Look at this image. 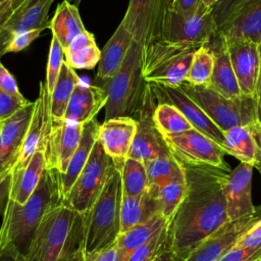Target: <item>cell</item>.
Listing matches in <instances>:
<instances>
[{
    "label": "cell",
    "mask_w": 261,
    "mask_h": 261,
    "mask_svg": "<svg viewBox=\"0 0 261 261\" xmlns=\"http://www.w3.org/2000/svg\"><path fill=\"white\" fill-rule=\"evenodd\" d=\"M186 192L167 224L169 250L184 261L204 240L228 222L223 187L226 171L181 164Z\"/></svg>",
    "instance_id": "obj_1"
},
{
    "label": "cell",
    "mask_w": 261,
    "mask_h": 261,
    "mask_svg": "<svg viewBox=\"0 0 261 261\" xmlns=\"http://www.w3.org/2000/svg\"><path fill=\"white\" fill-rule=\"evenodd\" d=\"M84 240V214L63 201L44 215L24 256L28 261H75Z\"/></svg>",
    "instance_id": "obj_2"
},
{
    "label": "cell",
    "mask_w": 261,
    "mask_h": 261,
    "mask_svg": "<svg viewBox=\"0 0 261 261\" xmlns=\"http://www.w3.org/2000/svg\"><path fill=\"white\" fill-rule=\"evenodd\" d=\"M61 202L59 172L46 167L37 189L24 204L7 200L2 213L0 245L11 243L25 254L44 215Z\"/></svg>",
    "instance_id": "obj_3"
},
{
    "label": "cell",
    "mask_w": 261,
    "mask_h": 261,
    "mask_svg": "<svg viewBox=\"0 0 261 261\" xmlns=\"http://www.w3.org/2000/svg\"><path fill=\"white\" fill-rule=\"evenodd\" d=\"M107 93L105 120L130 116L136 118L147 90L142 74V47L134 41L121 67L108 80H98Z\"/></svg>",
    "instance_id": "obj_4"
},
{
    "label": "cell",
    "mask_w": 261,
    "mask_h": 261,
    "mask_svg": "<svg viewBox=\"0 0 261 261\" xmlns=\"http://www.w3.org/2000/svg\"><path fill=\"white\" fill-rule=\"evenodd\" d=\"M121 200V174L115 168L98 199L84 214L86 253L100 251L116 242L120 234Z\"/></svg>",
    "instance_id": "obj_5"
},
{
    "label": "cell",
    "mask_w": 261,
    "mask_h": 261,
    "mask_svg": "<svg viewBox=\"0 0 261 261\" xmlns=\"http://www.w3.org/2000/svg\"><path fill=\"white\" fill-rule=\"evenodd\" d=\"M178 87L206 113L223 133L234 126H250L254 130L259 125L255 97L242 95L227 98L211 86H196L184 81Z\"/></svg>",
    "instance_id": "obj_6"
},
{
    "label": "cell",
    "mask_w": 261,
    "mask_h": 261,
    "mask_svg": "<svg viewBox=\"0 0 261 261\" xmlns=\"http://www.w3.org/2000/svg\"><path fill=\"white\" fill-rule=\"evenodd\" d=\"M198 48L159 39L142 51V74L146 83L178 86L187 76Z\"/></svg>",
    "instance_id": "obj_7"
},
{
    "label": "cell",
    "mask_w": 261,
    "mask_h": 261,
    "mask_svg": "<svg viewBox=\"0 0 261 261\" xmlns=\"http://www.w3.org/2000/svg\"><path fill=\"white\" fill-rule=\"evenodd\" d=\"M117 168L113 159L104 151L99 140L64 202L85 214L102 193L108 178Z\"/></svg>",
    "instance_id": "obj_8"
},
{
    "label": "cell",
    "mask_w": 261,
    "mask_h": 261,
    "mask_svg": "<svg viewBox=\"0 0 261 261\" xmlns=\"http://www.w3.org/2000/svg\"><path fill=\"white\" fill-rule=\"evenodd\" d=\"M170 153L181 163L194 166H212L230 171L224 160L223 148L211 138L191 128L175 135L163 137Z\"/></svg>",
    "instance_id": "obj_9"
},
{
    "label": "cell",
    "mask_w": 261,
    "mask_h": 261,
    "mask_svg": "<svg viewBox=\"0 0 261 261\" xmlns=\"http://www.w3.org/2000/svg\"><path fill=\"white\" fill-rule=\"evenodd\" d=\"M212 7L201 3L197 10L181 14L166 9L162 23V39L199 48L207 45L216 35Z\"/></svg>",
    "instance_id": "obj_10"
},
{
    "label": "cell",
    "mask_w": 261,
    "mask_h": 261,
    "mask_svg": "<svg viewBox=\"0 0 261 261\" xmlns=\"http://www.w3.org/2000/svg\"><path fill=\"white\" fill-rule=\"evenodd\" d=\"M84 124L65 119H54L51 115L46 123L43 152L47 168L64 173L83 136Z\"/></svg>",
    "instance_id": "obj_11"
},
{
    "label": "cell",
    "mask_w": 261,
    "mask_h": 261,
    "mask_svg": "<svg viewBox=\"0 0 261 261\" xmlns=\"http://www.w3.org/2000/svg\"><path fill=\"white\" fill-rule=\"evenodd\" d=\"M166 9V0H129L120 23L142 47V51L162 38V23Z\"/></svg>",
    "instance_id": "obj_12"
},
{
    "label": "cell",
    "mask_w": 261,
    "mask_h": 261,
    "mask_svg": "<svg viewBox=\"0 0 261 261\" xmlns=\"http://www.w3.org/2000/svg\"><path fill=\"white\" fill-rule=\"evenodd\" d=\"M148 84L154 93L157 104L168 103L175 106L194 128L211 138L221 147L223 146V132L216 126L206 113L178 86H167L158 83Z\"/></svg>",
    "instance_id": "obj_13"
},
{
    "label": "cell",
    "mask_w": 261,
    "mask_h": 261,
    "mask_svg": "<svg viewBox=\"0 0 261 261\" xmlns=\"http://www.w3.org/2000/svg\"><path fill=\"white\" fill-rule=\"evenodd\" d=\"M261 218V206L250 215L226 222L204 240L184 261H217L232 249L242 234Z\"/></svg>",
    "instance_id": "obj_14"
},
{
    "label": "cell",
    "mask_w": 261,
    "mask_h": 261,
    "mask_svg": "<svg viewBox=\"0 0 261 261\" xmlns=\"http://www.w3.org/2000/svg\"><path fill=\"white\" fill-rule=\"evenodd\" d=\"M223 39L242 94L257 99L259 76L258 44L243 38L223 37Z\"/></svg>",
    "instance_id": "obj_15"
},
{
    "label": "cell",
    "mask_w": 261,
    "mask_h": 261,
    "mask_svg": "<svg viewBox=\"0 0 261 261\" xmlns=\"http://www.w3.org/2000/svg\"><path fill=\"white\" fill-rule=\"evenodd\" d=\"M53 1L24 0L12 11L0 28V58L6 54V48L16 34L35 29H49L48 13Z\"/></svg>",
    "instance_id": "obj_16"
},
{
    "label": "cell",
    "mask_w": 261,
    "mask_h": 261,
    "mask_svg": "<svg viewBox=\"0 0 261 261\" xmlns=\"http://www.w3.org/2000/svg\"><path fill=\"white\" fill-rule=\"evenodd\" d=\"M253 168V165L241 162L227 173L223 193L228 221L250 216L257 211L251 195Z\"/></svg>",
    "instance_id": "obj_17"
},
{
    "label": "cell",
    "mask_w": 261,
    "mask_h": 261,
    "mask_svg": "<svg viewBox=\"0 0 261 261\" xmlns=\"http://www.w3.org/2000/svg\"><path fill=\"white\" fill-rule=\"evenodd\" d=\"M35 102H30L1 123L0 130V174L12 169L22 147Z\"/></svg>",
    "instance_id": "obj_18"
},
{
    "label": "cell",
    "mask_w": 261,
    "mask_h": 261,
    "mask_svg": "<svg viewBox=\"0 0 261 261\" xmlns=\"http://www.w3.org/2000/svg\"><path fill=\"white\" fill-rule=\"evenodd\" d=\"M51 115V96L48 92L46 82L40 83L39 96L35 101L32 119L20 149L19 155L11 169L17 172L23 169L38 150L43 148V140L46 123Z\"/></svg>",
    "instance_id": "obj_19"
},
{
    "label": "cell",
    "mask_w": 261,
    "mask_h": 261,
    "mask_svg": "<svg viewBox=\"0 0 261 261\" xmlns=\"http://www.w3.org/2000/svg\"><path fill=\"white\" fill-rule=\"evenodd\" d=\"M136 130L137 119L130 116L104 120L99 125L98 140L104 151L113 159L117 168H120L127 158Z\"/></svg>",
    "instance_id": "obj_20"
},
{
    "label": "cell",
    "mask_w": 261,
    "mask_h": 261,
    "mask_svg": "<svg viewBox=\"0 0 261 261\" xmlns=\"http://www.w3.org/2000/svg\"><path fill=\"white\" fill-rule=\"evenodd\" d=\"M107 93L99 85L79 83L68 102L63 119L85 124L105 107Z\"/></svg>",
    "instance_id": "obj_21"
},
{
    "label": "cell",
    "mask_w": 261,
    "mask_h": 261,
    "mask_svg": "<svg viewBox=\"0 0 261 261\" xmlns=\"http://www.w3.org/2000/svg\"><path fill=\"white\" fill-rule=\"evenodd\" d=\"M208 45L214 54V66L210 86L227 98L241 97L243 94L239 87L223 37L216 33Z\"/></svg>",
    "instance_id": "obj_22"
},
{
    "label": "cell",
    "mask_w": 261,
    "mask_h": 261,
    "mask_svg": "<svg viewBox=\"0 0 261 261\" xmlns=\"http://www.w3.org/2000/svg\"><path fill=\"white\" fill-rule=\"evenodd\" d=\"M160 213L158 190H149L139 196H122L120 207V233L143 224Z\"/></svg>",
    "instance_id": "obj_23"
},
{
    "label": "cell",
    "mask_w": 261,
    "mask_h": 261,
    "mask_svg": "<svg viewBox=\"0 0 261 261\" xmlns=\"http://www.w3.org/2000/svg\"><path fill=\"white\" fill-rule=\"evenodd\" d=\"M217 34L225 38H243L261 42V0H247Z\"/></svg>",
    "instance_id": "obj_24"
},
{
    "label": "cell",
    "mask_w": 261,
    "mask_h": 261,
    "mask_svg": "<svg viewBox=\"0 0 261 261\" xmlns=\"http://www.w3.org/2000/svg\"><path fill=\"white\" fill-rule=\"evenodd\" d=\"M134 42L128 31L119 23L101 51L97 80H108L121 67Z\"/></svg>",
    "instance_id": "obj_25"
},
{
    "label": "cell",
    "mask_w": 261,
    "mask_h": 261,
    "mask_svg": "<svg viewBox=\"0 0 261 261\" xmlns=\"http://www.w3.org/2000/svg\"><path fill=\"white\" fill-rule=\"evenodd\" d=\"M99 122L96 118L84 124L83 136L81 139V143L75 150L73 156L70 159L68 167L64 173H59L61 193L63 196V201L66 195L69 193L72 188L74 181L79 177L82 172L84 166L86 165L93 147L98 140V130H99Z\"/></svg>",
    "instance_id": "obj_26"
},
{
    "label": "cell",
    "mask_w": 261,
    "mask_h": 261,
    "mask_svg": "<svg viewBox=\"0 0 261 261\" xmlns=\"http://www.w3.org/2000/svg\"><path fill=\"white\" fill-rule=\"evenodd\" d=\"M224 134L223 150L240 162L249 163L258 169L261 162V151L254 134V128L250 126H234Z\"/></svg>",
    "instance_id": "obj_27"
},
{
    "label": "cell",
    "mask_w": 261,
    "mask_h": 261,
    "mask_svg": "<svg viewBox=\"0 0 261 261\" xmlns=\"http://www.w3.org/2000/svg\"><path fill=\"white\" fill-rule=\"evenodd\" d=\"M46 167V158L40 149L23 169L12 172L8 199L17 204H24L37 189Z\"/></svg>",
    "instance_id": "obj_28"
},
{
    "label": "cell",
    "mask_w": 261,
    "mask_h": 261,
    "mask_svg": "<svg viewBox=\"0 0 261 261\" xmlns=\"http://www.w3.org/2000/svg\"><path fill=\"white\" fill-rule=\"evenodd\" d=\"M49 29L63 50L69 46L70 42L79 34L86 31L77 6L68 0H63L57 5L53 17L50 20Z\"/></svg>",
    "instance_id": "obj_29"
},
{
    "label": "cell",
    "mask_w": 261,
    "mask_h": 261,
    "mask_svg": "<svg viewBox=\"0 0 261 261\" xmlns=\"http://www.w3.org/2000/svg\"><path fill=\"white\" fill-rule=\"evenodd\" d=\"M166 220L161 213L155 215L149 221L137 225L119 234L116 240V260L128 261L132 254L143 244L148 242L159 230L167 226Z\"/></svg>",
    "instance_id": "obj_30"
},
{
    "label": "cell",
    "mask_w": 261,
    "mask_h": 261,
    "mask_svg": "<svg viewBox=\"0 0 261 261\" xmlns=\"http://www.w3.org/2000/svg\"><path fill=\"white\" fill-rule=\"evenodd\" d=\"M149 186L156 190L172 181L185 180L181 163L170 153L144 163Z\"/></svg>",
    "instance_id": "obj_31"
},
{
    "label": "cell",
    "mask_w": 261,
    "mask_h": 261,
    "mask_svg": "<svg viewBox=\"0 0 261 261\" xmlns=\"http://www.w3.org/2000/svg\"><path fill=\"white\" fill-rule=\"evenodd\" d=\"M81 82L72 67L64 60L60 73L51 96V116L54 119H63L68 102L75 86Z\"/></svg>",
    "instance_id": "obj_32"
},
{
    "label": "cell",
    "mask_w": 261,
    "mask_h": 261,
    "mask_svg": "<svg viewBox=\"0 0 261 261\" xmlns=\"http://www.w3.org/2000/svg\"><path fill=\"white\" fill-rule=\"evenodd\" d=\"M153 121L162 137L193 128L185 115L175 106L168 103L157 104L153 112Z\"/></svg>",
    "instance_id": "obj_33"
},
{
    "label": "cell",
    "mask_w": 261,
    "mask_h": 261,
    "mask_svg": "<svg viewBox=\"0 0 261 261\" xmlns=\"http://www.w3.org/2000/svg\"><path fill=\"white\" fill-rule=\"evenodd\" d=\"M119 170L122 196H139L149 190L150 186L144 163L133 158H126Z\"/></svg>",
    "instance_id": "obj_34"
},
{
    "label": "cell",
    "mask_w": 261,
    "mask_h": 261,
    "mask_svg": "<svg viewBox=\"0 0 261 261\" xmlns=\"http://www.w3.org/2000/svg\"><path fill=\"white\" fill-rule=\"evenodd\" d=\"M214 66V54L210 46L199 47L193 55L186 82L196 86H210Z\"/></svg>",
    "instance_id": "obj_35"
},
{
    "label": "cell",
    "mask_w": 261,
    "mask_h": 261,
    "mask_svg": "<svg viewBox=\"0 0 261 261\" xmlns=\"http://www.w3.org/2000/svg\"><path fill=\"white\" fill-rule=\"evenodd\" d=\"M185 192H186L185 180L172 181L158 189L160 213L166 220H168V222L172 218L177 207L182 201Z\"/></svg>",
    "instance_id": "obj_36"
},
{
    "label": "cell",
    "mask_w": 261,
    "mask_h": 261,
    "mask_svg": "<svg viewBox=\"0 0 261 261\" xmlns=\"http://www.w3.org/2000/svg\"><path fill=\"white\" fill-rule=\"evenodd\" d=\"M166 249H168L167 226L159 230L148 242L139 247L132 254L128 261H153Z\"/></svg>",
    "instance_id": "obj_37"
},
{
    "label": "cell",
    "mask_w": 261,
    "mask_h": 261,
    "mask_svg": "<svg viewBox=\"0 0 261 261\" xmlns=\"http://www.w3.org/2000/svg\"><path fill=\"white\" fill-rule=\"evenodd\" d=\"M64 50L61 47L58 40L52 36L51 43H50V49H49V56H48V63H47V70H46V85L49 94L51 95L54 87L56 85V82L58 80L60 69L62 66V63L64 61Z\"/></svg>",
    "instance_id": "obj_38"
},
{
    "label": "cell",
    "mask_w": 261,
    "mask_h": 261,
    "mask_svg": "<svg viewBox=\"0 0 261 261\" xmlns=\"http://www.w3.org/2000/svg\"><path fill=\"white\" fill-rule=\"evenodd\" d=\"M64 56L65 61L73 69H93L100 61L101 50L96 44Z\"/></svg>",
    "instance_id": "obj_39"
},
{
    "label": "cell",
    "mask_w": 261,
    "mask_h": 261,
    "mask_svg": "<svg viewBox=\"0 0 261 261\" xmlns=\"http://www.w3.org/2000/svg\"><path fill=\"white\" fill-rule=\"evenodd\" d=\"M247 0H218L212 8L216 32L222 29Z\"/></svg>",
    "instance_id": "obj_40"
},
{
    "label": "cell",
    "mask_w": 261,
    "mask_h": 261,
    "mask_svg": "<svg viewBox=\"0 0 261 261\" xmlns=\"http://www.w3.org/2000/svg\"><path fill=\"white\" fill-rule=\"evenodd\" d=\"M261 245L251 248L234 246L217 261H260Z\"/></svg>",
    "instance_id": "obj_41"
},
{
    "label": "cell",
    "mask_w": 261,
    "mask_h": 261,
    "mask_svg": "<svg viewBox=\"0 0 261 261\" xmlns=\"http://www.w3.org/2000/svg\"><path fill=\"white\" fill-rule=\"evenodd\" d=\"M30 102L28 99L19 100L0 88V121L9 118Z\"/></svg>",
    "instance_id": "obj_42"
},
{
    "label": "cell",
    "mask_w": 261,
    "mask_h": 261,
    "mask_svg": "<svg viewBox=\"0 0 261 261\" xmlns=\"http://www.w3.org/2000/svg\"><path fill=\"white\" fill-rule=\"evenodd\" d=\"M43 31L44 30L42 29H35L16 34L7 46L6 53H15L25 49L40 36Z\"/></svg>",
    "instance_id": "obj_43"
},
{
    "label": "cell",
    "mask_w": 261,
    "mask_h": 261,
    "mask_svg": "<svg viewBox=\"0 0 261 261\" xmlns=\"http://www.w3.org/2000/svg\"><path fill=\"white\" fill-rule=\"evenodd\" d=\"M0 88L19 100H27L20 93L14 76L0 61Z\"/></svg>",
    "instance_id": "obj_44"
},
{
    "label": "cell",
    "mask_w": 261,
    "mask_h": 261,
    "mask_svg": "<svg viewBox=\"0 0 261 261\" xmlns=\"http://www.w3.org/2000/svg\"><path fill=\"white\" fill-rule=\"evenodd\" d=\"M96 45L95 37L92 33L88 32L87 30L81 34H79L69 44V46L64 50V55L73 53L75 51L85 49L87 47Z\"/></svg>",
    "instance_id": "obj_45"
},
{
    "label": "cell",
    "mask_w": 261,
    "mask_h": 261,
    "mask_svg": "<svg viewBox=\"0 0 261 261\" xmlns=\"http://www.w3.org/2000/svg\"><path fill=\"white\" fill-rule=\"evenodd\" d=\"M85 261H115L116 260V242L112 245L93 253L84 251Z\"/></svg>",
    "instance_id": "obj_46"
},
{
    "label": "cell",
    "mask_w": 261,
    "mask_h": 261,
    "mask_svg": "<svg viewBox=\"0 0 261 261\" xmlns=\"http://www.w3.org/2000/svg\"><path fill=\"white\" fill-rule=\"evenodd\" d=\"M201 3L202 0H173L167 8L181 14H190L195 12Z\"/></svg>",
    "instance_id": "obj_47"
},
{
    "label": "cell",
    "mask_w": 261,
    "mask_h": 261,
    "mask_svg": "<svg viewBox=\"0 0 261 261\" xmlns=\"http://www.w3.org/2000/svg\"><path fill=\"white\" fill-rule=\"evenodd\" d=\"M0 261H28L15 245L8 243L0 245Z\"/></svg>",
    "instance_id": "obj_48"
},
{
    "label": "cell",
    "mask_w": 261,
    "mask_h": 261,
    "mask_svg": "<svg viewBox=\"0 0 261 261\" xmlns=\"http://www.w3.org/2000/svg\"><path fill=\"white\" fill-rule=\"evenodd\" d=\"M11 179H12L11 169L0 174V214L3 213L6 202L8 200Z\"/></svg>",
    "instance_id": "obj_49"
},
{
    "label": "cell",
    "mask_w": 261,
    "mask_h": 261,
    "mask_svg": "<svg viewBox=\"0 0 261 261\" xmlns=\"http://www.w3.org/2000/svg\"><path fill=\"white\" fill-rule=\"evenodd\" d=\"M13 7L9 2L0 4V28L4 24V22L9 18L13 11Z\"/></svg>",
    "instance_id": "obj_50"
},
{
    "label": "cell",
    "mask_w": 261,
    "mask_h": 261,
    "mask_svg": "<svg viewBox=\"0 0 261 261\" xmlns=\"http://www.w3.org/2000/svg\"><path fill=\"white\" fill-rule=\"evenodd\" d=\"M153 261H181L178 257H176L169 248L164 250L161 254H159Z\"/></svg>",
    "instance_id": "obj_51"
},
{
    "label": "cell",
    "mask_w": 261,
    "mask_h": 261,
    "mask_svg": "<svg viewBox=\"0 0 261 261\" xmlns=\"http://www.w3.org/2000/svg\"><path fill=\"white\" fill-rule=\"evenodd\" d=\"M258 52H259V76L257 84V101L261 99V42L258 43Z\"/></svg>",
    "instance_id": "obj_52"
},
{
    "label": "cell",
    "mask_w": 261,
    "mask_h": 261,
    "mask_svg": "<svg viewBox=\"0 0 261 261\" xmlns=\"http://www.w3.org/2000/svg\"><path fill=\"white\" fill-rule=\"evenodd\" d=\"M254 134H255V136H256V139H257V141H258L259 148H260V151H261V125H260V124H259V125L257 126V128L254 130ZM258 170H259V172L261 173V162H260V165H259V167H258Z\"/></svg>",
    "instance_id": "obj_53"
},
{
    "label": "cell",
    "mask_w": 261,
    "mask_h": 261,
    "mask_svg": "<svg viewBox=\"0 0 261 261\" xmlns=\"http://www.w3.org/2000/svg\"><path fill=\"white\" fill-rule=\"evenodd\" d=\"M24 0H0V4H3V3H6V2H9L13 9H16Z\"/></svg>",
    "instance_id": "obj_54"
},
{
    "label": "cell",
    "mask_w": 261,
    "mask_h": 261,
    "mask_svg": "<svg viewBox=\"0 0 261 261\" xmlns=\"http://www.w3.org/2000/svg\"><path fill=\"white\" fill-rule=\"evenodd\" d=\"M217 2H218V0H202V3H203V4H205V5L208 6V7H212V8H213V6H214Z\"/></svg>",
    "instance_id": "obj_55"
},
{
    "label": "cell",
    "mask_w": 261,
    "mask_h": 261,
    "mask_svg": "<svg viewBox=\"0 0 261 261\" xmlns=\"http://www.w3.org/2000/svg\"><path fill=\"white\" fill-rule=\"evenodd\" d=\"M257 114H258V122L261 125V99L258 100V107H257Z\"/></svg>",
    "instance_id": "obj_56"
},
{
    "label": "cell",
    "mask_w": 261,
    "mask_h": 261,
    "mask_svg": "<svg viewBox=\"0 0 261 261\" xmlns=\"http://www.w3.org/2000/svg\"><path fill=\"white\" fill-rule=\"evenodd\" d=\"M75 261H85V256H84V251L79 255V257L76 258Z\"/></svg>",
    "instance_id": "obj_57"
},
{
    "label": "cell",
    "mask_w": 261,
    "mask_h": 261,
    "mask_svg": "<svg viewBox=\"0 0 261 261\" xmlns=\"http://www.w3.org/2000/svg\"><path fill=\"white\" fill-rule=\"evenodd\" d=\"M68 1H69V2H71V3H73L74 5H76V6H77V5L81 3V1H82V0H68Z\"/></svg>",
    "instance_id": "obj_58"
},
{
    "label": "cell",
    "mask_w": 261,
    "mask_h": 261,
    "mask_svg": "<svg viewBox=\"0 0 261 261\" xmlns=\"http://www.w3.org/2000/svg\"><path fill=\"white\" fill-rule=\"evenodd\" d=\"M172 1H173V0H166V2H167V7H168V5H169Z\"/></svg>",
    "instance_id": "obj_59"
},
{
    "label": "cell",
    "mask_w": 261,
    "mask_h": 261,
    "mask_svg": "<svg viewBox=\"0 0 261 261\" xmlns=\"http://www.w3.org/2000/svg\"><path fill=\"white\" fill-rule=\"evenodd\" d=\"M1 123H2V121H0V130H1Z\"/></svg>",
    "instance_id": "obj_60"
},
{
    "label": "cell",
    "mask_w": 261,
    "mask_h": 261,
    "mask_svg": "<svg viewBox=\"0 0 261 261\" xmlns=\"http://www.w3.org/2000/svg\"><path fill=\"white\" fill-rule=\"evenodd\" d=\"M260 261H261V260H260Z\"/></svg>",
    "instance_id": "obj_61"
}]
</instances>
